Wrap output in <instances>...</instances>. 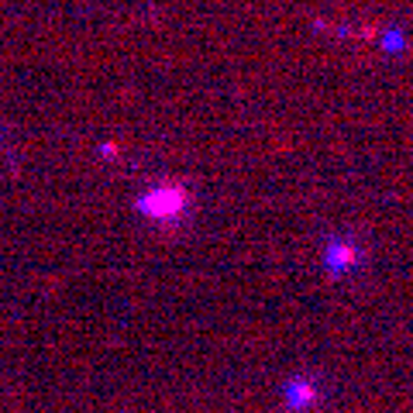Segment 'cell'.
Returning a JSON list of instances; mask_svg holds the SVG:
<instances>
[{
	"label": "cell",
	"instance_id": "6da1fadb",
	"mask_svg": "<svg viewBox=\"0 0 413 413\" xmlns=\"http://www.w3.org/2000/svg\"><path fill=\"white\" fill-rule=\"evenodd\" d=\"M331 262H334V269H348V262H355V252H348L344 245H338L331 252Z\"/></svg>",
	"mask_w": 413,
	"mask_h": 413
}]
</instances>
